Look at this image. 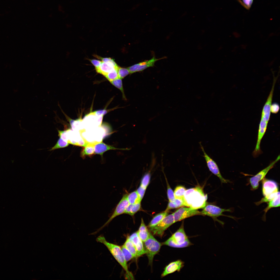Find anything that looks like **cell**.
Here are the masks:
<instances>
[{
  "instance_id": "d6986e66",
  "label": "cell",
  "mask_w": 280,
  "mask_h": 280,
  "mask_svg": "<svg viewBox=\"0 0 280 280\" xmlns=\"http://www.w3.org/2000/svg\"><path fill=\"white\" fill-rule=\"evenodd\" d=\"M137 232L138 236L143 242L148 239L150 233L145 225L142 218L141 219V224L139 229Z\"/></svg>"
},
{
  "instance_id": "836d02e7",
  "label": "cell",
  "mask_w": 280,
  "mask_h": 280,
  "mask_svg": "<svg viewBox=\"0 0 280 280\" xmlns=\"http://www.w3.org/2000/svg\"><path fill=\"white\" fill-rule=\"evenodd\" d=\"M167 195L169 201H172L175 199L173 192L168 184L167 185Z\"/></svg>"
},
{
  "instance_id": "f35d334b",
  "label": "cell",
  "mask_w": 280,
  "mask_h": 280,
  "mask_svg": "<svg viewBox=\"0 0 280 280\" xmlns=\"http://www.w3.org/2000/svg\"><path fill=\"white\" fill-rule=\"evenodd\" d=\"M146 189L140 185L136 191L141 200L143 197Z\"/></svg>"
},
{
  "instance_id": "e0dca14e",
  "label": "cell",
  "mask_w": 280,
  "mask_h": 280,
  "mask_svg": "<svg viewBox=\"0 0 280 280\" xmlns=\"http://www.w3.org/2000/svg\"><path fill=\"white\" fill-rule=\"evenodd\" d=\"M118 66L116 62L113 63L102 62L99 67L95 69L97 72L104 76L117 68Z\"/></svg>"
},
{
  "instance_id": "603a6c76",
  "label": "cell",
  "mask_w": 280,
  "mask_h": 280,
  "mask_svg": "<svg viewBox=\"0 0 280 280\" xmlns=\"http://www.w3.org/2000/svg\"><path fill=\"white\" fill-rule=\"evenodd\" d=\"M168 213V211H165L155 216L149 223L148 225L149 228L153 227L158 223L167 215Z\"/></svg>"
},
{
  "instance_id": "7a4b0ae2",
  "label": "cell",
  "mask_w": 280,
  "mask_h": 280,
  "mask_svg": "<svg viewBox=\"0 0 280 280\" xmlns=\"http://www.w3.org/2000/svg\"><path fill=\"white\" fill-rule=\"evenodd\" d=\"M96 241L106 246L115 259L125 270L129 277L131 279H134L132 274L128 270L127 262L122 253L121 247L108 242L102 236H98Z\"/></svg>"
},
{
  "instance_id": "5b68a950",
  "label": "cell",
  "mask_w": 280,
  "mask_h": 280,
  "mask_svg": "<svg viewBox=\"0 0 280 280\" xmlns=\"http://www.w3.org/2000/svg\"><path fill=\"white\" fill-rule=\"evenodd\" d=\"M144 243L149 264L152 265L154 257L159 252L162 244L155 238L151 233L148 239Z\"/></svg>"
},
{
  "instance_id": "8d00e7d4",
  "label": "cell",
  "mask_w": 280,
  "mask_h": 280,
  "mask_svg": "<svg viewBox=\"0 0 280 280\" xmlns=\"http://www.w3.org/2000/svg\"><path fill=\"white\" fill-rule=\"evenodd\" d=\"M93 56L94 57L101 60V61L103 62H109L113 63L115 62L114 60L111 58H103L96 54H94Z\"/></svg>"
},
{
  "instance_id": "9a60e30c",
  "label": "cell",
  "mask_w": 280,
  "mask_h": 280,
  "mask_svg": "<svg viewBox=\"0 0 280 280\" xmlns=\"http://www.w3.org/2000/svg\"><path fill=\"white\" fill-rule=\"evenodd\" d=\"M184 262L180 260L170 263L165 268L162 274V277H164L176 271H180L184 266Z\"/></svg>"
},
{
  "instance_id": "8992f818",
  "label": "cell",
  "mask_w": 280,
  "mask_h": 280,
  "mask_svg": "<svg viewBox=\"0 0 280 280\" xmlns=\"http://www.w3.org/2000/svg\"><path fill=\"white\" fill-rule=\"evenodd\" d=\"M174 223L173 214L167 215L156 225L149 228L154 235L162 237L165 230Z\"/></svg>"
},
{
  "instance_id": "e575fe53",
  "label": "cell",
  "mask_w": 280,
  "mask_h": 280,
  "mask_svg": "<svg viewBox=\"0 0 280 280\" xmlns=\"http://www.w3.org/2000/svg\"><path fill=\"white\" fill-rule=\"evenodd\" d=\"M242 1L239 0V2L245 8L249 10L253 3V0H242Z\"/></svg>"
},
{
  "instance_id": "f1b7e54d",
  "label": "cell",
  "mask_w": 280,
  "mask_h": 280,
  "mask_svg": "<svg viewBox=\"0 0 280 280\" xmlns=\"http://www.w3.org/2000/svg\"><path fill=\"white\" fill-rule=\"evenodd\" d=\"M69 143L60 138L56 144L50 150L52 151L58 149L64 148L67 146Z\"/></svg>"
},
{
  "instance_id": "9c48e42d",
  "label": "cell",
  "mask_w": 280,
  "mask_h": 280,
  "mask_svg": "<svg viewBox=\"0 0 280 280\" xmlns=\"http://www.w3.org/2000/svg\"><path fill=\"white\" fill-rule=\"evenodd\" d=\"M127 194L124 195L115 207L112 214L107 221L97 231H100L108 224L115 218L125 213L127 207L129 204L127 198Z\"/></svg>"
},
{
  "instance_id": "277c9868",
  "label": "cell",
  "mask_w": 280,
  "mask_h": 280,
  "mask_svg": "<svg viewBox=\"0 0 280 280\" xmlns=\"http://www.w3.org/2000/svg\"><path fill=\"white\" fill-rule=\"evenodd\" d=\"M262 181V192L264 197L255 203L257 205L264 202H268L273 198L279 191L278 185L275 181L264 179Z\"/></svg>"
},
{
  "instance_id": "6da1fadb",
  "label": "cell",
  "mask_w": 280,
  "mask_h": 280,
  "mask_svg": "<svg viewBox=\"0 0 280 280\" xmlns=\"http://www.w3.org/2000/svg\"><path fill=\"white\" fill-rule=\"evenodd\" d=\"M207 198V194L200 186L186 190L183 197L185 206L197 209L203 208L206 205Z\"/></svg>"
},
{
  "instance_id": "1f68e13d",
  "label": "cell",
  "mask_w": 280,
  "mask_h": 280,
  "mask_svg": "<svg viewBox=\"0 0 280 280\" xmlns=\"http://www.w3.org/2000/svg\"><path fill=\"white\" fill-rule=\"evenodd\" d=\"M150 177L151 175L150 172H149L146 173L142 179L141 186L146 189L149 184Z\"/></svg>"
},
{
  "instance_id": "2e32d148",
  "label": "cell",
  "mask_w": 280,
  "mask_h": 280,
  "mask_svg": "<svg viewBox=\"0 0 280 280\" xmlns=\"http://www.w3.org/2000/svg\"><path fill=\"white\" fill-rule=\"evenodd\" d=\"M136 249L137 257H139L146 254L143 242L138 236L137 232H135L129 236Z\"/></svg>"
},
{
  "instance_id": "8fae6325",
  "label": "cell",
  "mask_w": 280,
  "mask_h": 280,
  "mask_svg": "<svg viewBox=\"0 0 280 280\" xmlns=\"http://www.w3.org/2000/svg\"><path fill=\"white\" fill-rule=\"evenodd\" d=\"M68 139V143L72 145L84 147L88 143L82 138L79 131L68 129L65 130Z\"/></svg>"
},
{
  "instance_id": "3957f363",
  "label": "cell",
  "mask_w": 280,
  "mask_h": 280,
  "mask_svg": "<svg viewBox=\"0 0 280 280\" xmlns=\"http://www.w3.org/2000/svg\"><path fill=\"white\" fill-rule=\"evenodd\" d=\"M164 245L174 248H182L189 247L193 244L190 241L185 232L184 221L177 230L166 241Z\"/></svg>"
},
{
  "instance_id": "60d3db41",
  "label": "cell",
  "mask_w": 280,
  "mask_h": 280,
  "mask_svg": "<svg viewBox=\"0 0 280 280\" xmlns=\"http://www.w3.org/2000/svg\"><path fill=\"white\" fill-rule=\"evenodd\" d=\"M107 112V111L106 110H103L97 111L93 113L96 116H98L101 115L103 116Z\"/></svg>"
},
{
  "instance_id": "d4e9b609",
  "label": "cell",
  "mask_w": 280,
  "mask_h": 280,
  "mask_svg": "<svg viewBox=\"0 0 280 280\" xmlns=\"http://www.w3.org/2000/svg\"><path fill=\"white\" fill-rule=\"evenodd\" d=\"M125 247L131 253L134 257H137V252L135 247L134 244L128 236L123 244Z\"/></svg>"
},
{
  "instance_id": "ffe728a7",
  "label": "cell",
  "mask_w": 280,
  "mask_h": 280,
  "mask_svg": "<svg viewBox=\"0 0 280 280\" xmlns=\"http://www.w3.org/2000/svg\"><path fill=\"white\" fill-rule=\"evenodd\" d=\"M267 206L263 210L264 214L263 216L264 220L265 219L266 214L267 212L271 208L279 207L280 206V192H278L275 197L270 201L268 202Z\"/></svg>"
},
{
  "instance_id": "83f0119b",
  "label": "cell",
  "mask_w": 280,
  "mask_h": 280,
  "mask_svg": "<svg viewBox=\"0 0 280 280\" xmlns=\"http://www.w3.org/2000/svg\"><path fill=\"white\" fill-rule=\"evenodd\" d=\"M186 190L184 186H177L175 188L174 192L175 198H183Z\"/></svg>"
},
{
  "instance_id": "ba28073f",
  "label": "cell",
  "mask_w": 280,
  "mask_h": 280,
  "mask_svg": "<svg viewBox=\"0 0 280 280\" xmlns=\"http://www.w3.org/2000/svg\"><path fill=\"white\" fill-rule=\"evenodd\" d=\"M280 158V155H279L276 159L267 167L261 170L253 177L250 178L249 182L251 186V189L255 190L258 188L259 186V182L264 178L268 172L273 167L275 164L279 160Z\"/></svg>"
},
{
  "instance_id": "d6a6232c",
  "label": "cell",
  "mask_w": 280,
  "mask_h": 280,
  "mask_svg": "<svg viewBox=\"0 0 280 280\" xmlns=\"http://www.w3.org/2000/svg\"><path fill=\"white\" fill-rule=\"evenodd\" d=\"M130 74V72L128 68L121 67L118 66V78L122 79Z\"/></svg>"
},
{
  "instance_id": "484cf974",
  "label": "cell",
  "mask_w": 280,
  "mask_h": 280,
  "mask_svg": "<svg viewBox=\"0 0 280 280\" xmlns=\"http://www.w3.org/2000/svg\"><path fill=\"white\" fill-rule=\"evenodd\" d=\"M127 198L129 204H131L141 202L142 200L136 191L127 194Z\"/></svg>"
},
{
  "instance_id": "4316f807",
  "label": "cell",
  "mask_w": 280,
  "mask_h": 280,
  "mask_svg": "<svg viewBox=\"0 0 280 280\" xmlns=\"http://www.w3.org/2000/svg\"><path fill=\"white\" fill-rule=\"evenodd\" d=\"M110 82L112 85L121 91L122 94L123 99L125 100H127V99L124 93L122 79L117 78Z\"/></svg>"
},
{
  "instance_id": "52a82bcc",
  "label": "cell",
  "mask_w": 280,
  "mask_h": 280,
  "mask_svg": "<svg viewBox=\"0 0 280 280\" xmlns=\"http://www.w3.org/2000/svg\"><path fill=\"white\" fill-rule=\"evenodd\" d=\"M199 143L204 154L203 156L205 159L207 166L209 170L213 174L218 177L221 183H230L231 181L229 180L226 179L222 177L216 162L207 154L201 143L200 142Z\"/></svg>"
},
{
  "instance_id": "7402d4cb",
  "label": "cell",
  "mask_w": 280,
  "mask_h": 280,
  "mask_svg": "<svg viewBox=\"0 0 280 280\" xmlns=\"http://www.w3.org/2000/svg\"><path fill=\"white\" fill-rule=\"evenodd\" d=\"M185 206L184 201L183 198H175L173 201H169L165 211Z\"/></svg>"
},
{
  "instance_id": "74e56055",
  "label": "cell",
  "mask_w": 280,
  "mask_h": 280,
  "mask_svg": "<svg viewBox=\"0 0 280 280\" xmlns=\"http://www.w3.org/2000/svg\"><path fill=\"white\" fill-rule=\"evenodd\" d=\"M58 136L64 140L68 142V139L66 131L58 130Z\"/></svg>"
},
{
  "instance_id": "d590c367",
  "label": "cell",
  "mask_w": 280,
  "mask_h": 280,
  "mask_svg": "<svg viewBox=\"0 0 280 280\" xmlns=\"http://www.w3.org/2000/svg\"><path fill=\"white\" fill-rule=\"evenodd\" d=\"M280 107L278 103H274L271 104L270 108L271 112L273 114H277L279 111Z\"/></svg>"
},
{
  "instance_id": "4fadbf2b",
  "label": "cell",
  "mask_w": 280,
  "mask_h": 280,
  "mask_svg": "<svg viewBox=\"0 0 280 280\" xmlns=\"http://www.w3.org/2000/svg\"><path fill=\"white\" fill-rule=\"evenodd\" d=\"M162 58L158 59L153 57L149 60L135 64L127 68L129 71L130 74L142 71L148 67L153 66L156 62Z\"/></svg>"
},
{
  "instance_id": "ab89813d",
  "label": "cell",
  "mask_w": 280,
  "mask_h": 280,
  "mask_svg": "<svg viewBox=\"0 0 280 280\" xmlns=\"http://www.w3.org/2000/svg\"><path fill=\"white\" fill-rule=\"evenodd\" d=\"M91 63L94 66L95 69L98 68L100 66L102 61L95 59H89Z\"/></svg>"
},
{
  "instance_id": "f546056e",
  "label": "cell",
  "mask_w": 280,
  "mask_h": 280,
  "mask_svg": "<svg viewBox=\"0 0 280 280\" xmlns=\"http://www.w3.org/2000/svg\"><path fill=\"white\" fill-rule=\"evenodd\" d=\"M118 67L109 72L104 76V77L110 82H111L115 79L118 78Z\"/></svg>"
},
{
  "instance_id": "5bb4252c",
  "label": "cell",
  "mask_w": 280,
  "mask_h": 280,
  "mask_svg": "<svg viewBox=\"0 0 280 280\" xmlns=\"http://www.w3.org/2000/svg\"><path fill=\"white\" fill-rule=\"evenodd\" d=\"M275 83V82H273L271 89L262 111L261 117L265 119L268 122L270 119L271 113L270 108Z\"/></svg>"
},
{
  "instance_id": "7c38bea8",
  "label": "cell",
  "mask_w": 280,
  "mask_h": 280,
  "mask_svg": "<svg viewBox=\"0 0 280 280\" xmlns=\"http://www.w3.org/2000/svg\"><path fill=\"white\" fill-rule=\"evenodd\" d=\"M203 208L201 212L202 215L208 216L213 218H216L221 216L225 215L229 217L223 215V213L225 212L232 211L230 209H223L212 205H207Z\"/></svg>"
},
{
  "instance_id": "4dcf8cb0",
  "label": "cell",
  "mask_w": 280,
  "mask_h": 280,
  "mask_svg": "<svg viewBox=\"0 0 280 280\" xmlns=\"http://www.w3.org/2000/svg\"><path fill=\"white\" fill-rule=\"evenodd\" d=\"M121 249L127 262H128L134 257L132 255L125 247L124 244L121 247Z\"/></svg>"
},
{
  "instance_id": "ac0fdd59",
  "label": "cell",
  "mask_w": 280,
  "mask_h": 280,
  "mask_svg": "<svg viewBox=\"0 0 280 280\" xmlns=\"http://www.w3.org/2000/svg\"><path fill=\"white\" fill-rule=\"evenodd\" d=\"M95 154L100 155L102 157L103 153L105 152L110 150H127V149H120L115 148L112 146L107 144L101 142L95 144L94 145Z\"/></svg>"
},
{
  "instance_id": "cb8c5ba5",
  "label": "cell",
  "mask_w": 280,
  "mask_h": 280,
  "mask_svg": "<svg viewBox=\"0 0 280 280\" xmlns=\"http://www.w3.org/2000/svg\"><path fill=\"white\" fill-rule=\"evenodd\" d=\"M141 206V202L134 204H129L127 207L124 213L132 216L140 209Z\"/></svg>"
},
{
  "instance_id": "44dd1931",
  "label": "cell",
  "mask_w": 280,
  "mask_h": 280,
  "mask_svg": "<svg viewBox=\"0 0 280 280\" xmlns=\"http://www.w3.org/2000/svg\"><path fill=\"white\" fill-rule=\"evenodd\" d=\"M94 144L89 143L83 147L81 152V157L84 158L87 156H91L95 154Z\"/></svg>"
},
{
  "instance_id": "30bf717a",
  "label": "cell",
  "mask_w": 280,
  "mask_h": 280,
  "mask_svg": "<svg viewBox=\"0 0 280 280\" xmlns=\"http://www.w3.org/2000/svg\"><path fill=\"white\" fill-rule=\"evenodd\" d=\"M173 214L174 223L194 216L202 215L201 212L199 211L198 209H193L189 207H181Z\"/></svg>"
}]
</instances>
